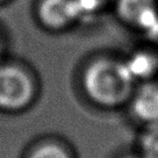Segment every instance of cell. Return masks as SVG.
I'll list each match as a JSON object with an SVG mask.
<instances>
[{"label":"cell","mask_w":158,"mask_h":158,"mask_svg":"<svg viewBox=\"0 0 158 158\" xmlns=\"http://www.w3.org/2000/svg\"><path fill=\"white\" fill-rule=\"evenodd\" d=\"M107 1L108 0H76L80 12V16H85L97 12L102 6L106 5Z\"/></svg>","instance_id":"9c48e42d"},{"label":"cell","mask_w":158,"mask_h":158,"mask_svg":"<svg viewBox=\"0 0 158 158\" xmlns=\"http://www.w3.org/2000/svg\"><path fill=\"white\" fill-rule=\"evenodd\" d=\"M136 151L143 158H158V123L142 126L136 141Z\"/></svg>","instance_id":"52a82bcc"},{"label":"cell","mask_w":158,"mask_h":158,"mask_svg":"<svg viewBox=\"0 0 158 158\" xmlns=\"http://www.w3.org/2000/svg\"><path fill=\"white\" fill-rule=\"evenodd\" d=\"M118 158H143L139 153L135 150V151H133V152H124L122 153L121 156H118Z\"/></svg>","instance_id":"30bf717a"},{"label":"cell","mask_w":158,"mask_h":158,"mask_svg":"<svg viewBox=\"0 0 158 158\" xmlns=\"http://www.w3.org/2000/svg\"><path fill=\"white\" fill-rule=\"evenodd\" d=\"M81 84L89 101L105 109L127 107L136 87L123 59L112 57L89 63L84 70Z\"/></svg>","instance_id":"6da1fadb"},{"label":"cell","mask_w":158,"mask_h":158,"mask_svg":"<svg viewBox=\"0 0 158 158\" xmlns=\"http://www.w3.org/2000/svg\"><path fill=\"white\" fill-rule=\"evenodd\" d=\"M2 1H5V0H0V2H2Z\"/></svg>","instance_id":"8fae6325"},{"label":"cell","mask_w":158,"mask_h":158,"mask_svg":"<svg viewBox=\"0 0 158 158\" xmlns=\"http://www.w3.org/2000/svg\"><path fill=\"white\" fill-rule=\"evenodd\" d=\"M127 108L141 126L158 123V79L136 85Z\"/></svg>","instance_id":"3957f363"},{"label":"cell","mask_w":158,"mask_h":158,"mask_svg":"<svg viewBox=\"0 0 158 158\" xmlns=\"http://www.w3.org/2000/svg\"><path fill=\"white\" fill-rule=\"evenodd\" d=\"M118 10L124 21L158 34V10L153 0H118Z\"/></svg>","instance_id":"5b68a950"},{"label":"cell","mask_w":158,"mask_h":158,"mask_svg":"<svg viewBox=\"0 0 158 158\" xmlns=\"http://www.w3.org/2000/svg\"><path fill=\"white\" fill-rule=\"evenodd\" d=\"M30 158H71L64 148L56 144H47L39 148Z\"/></svg>","instance_id":"ba28073f"},{"label":"cell","mask_w":158,"mask_h":158,"mask_svg":"<svg viewBox=\"0 0 158 158\" xmlns=\"http://www.w3.org/2000/svg\"><path fill=\"white\" fill-rule=\"evenodd\" d=\"M129 73L137 84L158 79V55L147 50H138L123 59Z\"/></svg>","instance_id":"8992f818"},{"label":"cell","mask_w":158,"mask_h":158,"mask_svg":"<svg viewBox=\"0 0 158 158\" xmlns=\"http://www.w3.org/2000/svg\"><path fill=\"white\" fill-rule=\"evenodd\" d=\"M37 15L42 25L50 29H62L81 18L76 0H41Z\"/></svg>","instance_id":"277c9868"},{"label":"cell","mask_w":158,"mask_h":158,"mask_svg":"<svg viewBox=\"0 0 158 158\" xmlns=\"http://www.w3.org/2000/svg\"><path fill=\"white\" fill-rule=\"evenodd\" d=\"M33 84L23 70L15 65L0 66V107L18 109L29 102Z\"/></svg>","instance_id":"7a4b0ae2"}]
</instances>
